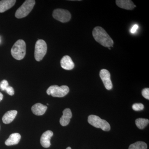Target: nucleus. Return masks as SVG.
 Segmentation results:
<instances>
[{
    "instance_id": "1",
    "label": "nucleus",
    "mask_w": 149,
    "mask_h": 149,
    "mask_svg": "<svg viewBox=\"0 0 149 149\" xmlns=\"http://www.w3.org/2000/svg\"><path fill=\"white\" fill-rule=\"evenodd\" d=\"M93 35L95 40L101 45L108 48L113 47V40L102 27L99 26L95 27Z\"/></svg>"
},
{
    "instance_id": "2",
    "label": "nucleus",
    "mask_w": 149,
    "mask_h": 149,
    "mask_svg": "<svg viewBox=\"0 0 149 149\" xmlns=\"http://www.w3.org/2000/svg\"><path fill=\"white\" fill-rule=\"evenodd\" d=\"M26 44L24 40H17L11 50L12 56L15 59L21 60L26 54Z\"/></svg>"
},
{
    "instance_id": "3",
    "label": "nucleus",
    "mask_w": 149,
    "mask_h": 149,
    "mask_svg": "<svg viewBox=\"0 0 149 149\" xmlns=\"http://www.w3.org/2000/svg\"><path fill=\"white\" fill-rule=\"evenodd\" d=\"M35 4L34 0H26L19 8L15 13V16L18 19L24 18L27 16L33 9Z\"/></svg>"
},
{
    "instance_id": "4",
    "label": "nucleus",
    "mask_w": 149,
    "mask_h": 149,
    "mask_svg": "<svg viewBox=\"0 0 149 149\" xmlns=\"http://www.w3.org/2000/svg\"><path fill=\"white\" fill-rule=\"evenodd\" d=\"M88 122L94 127L101 128L104 131H108L110 130V125L107 121L95 115H91L88 116Z\"/></svg>"
},
{
    "instance_id": "5",
    "label": "nucleus",
    "mask_w": 149,
    "mask_h": 149,
    "mask_svg": "<svg viewBox=\"0 0 149 149\" xmlns=\"http://www.w3.org/2000/svg\"><path fill=\"white\" fill-rule=\"evenodd\" d=\"M69 92V88L66 85L58 86L52 85L47 90V93L48 95H51L53 97H62L66 95Z\"/></svg>"
},
{
    "instance_id": "6",
    "label": "nucleus",
    "mask_w": 149,
    "mask_h": 149,
    "mask_svg": "<svg viewBox=\"0 0 149 149\" xmlns=\"http://www.w3.org/2000/svg\"><path fill=\"white\" fill-rule=\"evenodd\" d=\"M47 47L44 40H39L36 42L35 46V57L37 61L42 60L47 52Z\"/></svg>"
},
{
    "instance_id": "7",
    "label": "nucleus",
    "mask_w": 149,
    "mask_h": 149,
    "mask_svg": "<svg viewBox=\"0 0 149 149\" xmlns=\"http://www.w3.org/2000/svg\"><path fill=\"white\" fill-rule=\"evenodd\" d=\"M52 15L55 19L63 23L68 22L71 17V14L69 11L63 9L58 8L54 10Z\"/></svg>"
},
{
    "instance_id": "8",
    "label": "nucleus",
    "mask_w": 149,
    "mask_h": 149,
    "mask_svg": "<svg viewBox=\"0 0 149 149\" xmlns=\"http://www.w3.org/2000/svg\"><path fill=\"white\" fill-rule=\"evenodd\" d=\"M100 76L107 90H111L113 88V85L109 71L106 69H102L100 71Z\"/></svg>"
},
{
    "instance_id": "9",
    "label": "nucleus",
    "mask_w": 149,
    "mask_h": 149,
    "mask_svg": "<svg viewBox=\"0 0 149 149\" xmlns=\"http://www.w3.org/2000/svg\"><path fill=\"white\" fill-rule=\"evenodd\" d=\"M53 136V133L51 130H47L43 133L40 139V143L42 146L45 148H48L50 146V140Z\"/></svg>"
},
{
    "instance_id": "10",
    "label": "nucleus",
    "mask_w": 149,
    "mask_h": 149,
    "mask_svg": "<svg viewBox=\"0 0 149 149\" xmlns=\"http://www.w3.org/2000/svg\"><path fill=\"white\" fill-rule=\"evenodd\" d=\"M61 65L63 69L71 70L74 68V64L69 56H65L61 61Z\"/></svg>"
},
{
    "instance_id": "11",
    "label": "nucleus",
    "mask_w": 149,
    "mask_h": 149,
    "mask_svg": "<svg viewBox=\"0 0 149 149\" xmlns=\"http://www.w3.org/2000/svg\"><path fill=\"white\" fill-rule=\"evenodd\" d=\"M62 116L60 119V123L62 126H66L70 122V118L72 117L71 110L69 108H66L63 111Z\"/></svg>"
},
{
    "instance_id": "12",
    "label": "nucleus",
    "mask_w": 149,
    "mask_h": 149,
    "mask_svg": "<svg viewBox=\"0 0 149 149\" xmlns=\"http://www.w3.org/2000/svg\"><path fill=\"white\" fill-rule=\"evenodd\" d=\"M116 3L118 6L120 8L128 10H132L136 7L132 1L130 0H116Z\"/></svg>"
},
{
    "instance_id": "13",
    "label": "nucleus",
    "mask_w": 149,
    "mask_h": 149,
    "mask_svg": "<svg viewBox=\"0 0 149 149\" xmlns=\"http://www.w3.org/2000/svg\"><path fill=\"white\" fill-rule=\"evenodd\" d=\"M15 0H3L0 1V13H2L8 10L14 6Z\"/></svg>"
},
{
    "instance_id": "14",
    "label": "nucleus",
    "mask_w": 149,
    "mask_h": 149,
    "mask_svg": "<svg viewBox=\"0 0 149 149\" xmlns=\"http://www.w3.org/2000/svg\"><path fill=\"white\" fill-rule=\"evenodd\" d=\"M47 107L41 103H37L32 107V111L34 114L37 116H42L45 113Z\"/></svg>"
},
{
    "instance_id": "15",
    "label": "nucleus",
    "mask_w": 149,
    "mask_h": 149,
    "mask_svg": "<svg viewBox=\"0 0 149 149\" xmlns=\"http://www.w3.org/2000/svg\"><path fill=\"white\" fill-rule=\"evenodd\" d=\"M17 111L16 110H11L7 112L2 118L3 122L5 124H9L12 122L16 117Z\"/></svg>"
},
{
    "instance_id": "16",
    "label": "nucleus",
    "mask_w": 149,
    "mask_h": 149,
    "mask_svg": "<svg viewBox=\"0 0 149 149\" xmlns=\"http://www.w3.org/2000/svg\"><path fill=\"white\" fill-rule=\"evenodd\" d=\"M21 137L19 133H13L11 134L8 139L5 141V144L7 146L17 145L20 141Z\"/></svg>"
},
{
    "instance_id": "17",
    "label": "nucleus",
    "mask_w": 149,
    "mask_h": 149,
    "mask_svg": "<svg viewBox=\"0 0 149 149\" xmlns=\"http://www.w3.org/2000/svg\"><path fill=\"white\" fill-rule=\"evenodd\" d=\"M136 126L140 129H144L149 124L148 119L146 118H139L136 120Z\"/></svg>"
},
{
    "instance_id": "18",
    "label": "nucleus",
    "mask_w": 149,
    "mask_h": 149,
    "mask_svg": "<svg viewBox=\"0 0 149 149\" xmlns=\"http://www.w3.org/2000/svg\"><path fill=\"white\" fill-rule=\"evenodd\" d=\"M147 145L143 141H138L134 143L131 144L128 149H147Z\"/></svg>"
},
{
    "instance_id": "19",
    "label": "nucleus",
    "mask_w": 149,
    "mask_h": 149,
    "mask_svg": "<svg viewBox=\"0 0 149 149\" xmlns=\"http://www.w3.org/2000/svg\"><path fill=\"white\" fill-rule=\"evenodd\" d=\"M132 108L135 111H140L144 109V106L141 103L134 104L132 106Z\"/></svg>"
},
{
    "instance_id": "20",
    "label": "nucleus",
    "mask_w": 149,
    "mask_h": 149,
    "mask_svg": "<svg viewBox=\"0 0 149 149\" xmlns=\"http://www.w3.org/2000/svg\"><path fill=\"white\" fill-rule=\"evenodd\" d=\"M8 86V82L6 80H3L0 83V89L1 91H5L6 89Z\"/></svg>"
},
{
    "instance_id": "21",
    "label": "nucleus",
    "mask_w": 149,
    "mask_h": 149,
    "mask_svg": "<svg viewBox=\"0 0 149 149\" xmlns=\"http://www.w3.org/2000/svg\"><path fill=\"white\" fill-rule=\"evenodd\" d=\"M142 95L145 98L149 100V89L148 88H144L142 91Z\"/></svg>"
},
{
    "instance_id": "22",
    "label": "nucleus",
    "mask_w": 149,
    "mask_h": 149,
    "mask_svg": "<svg viewBox=\"0 0 149 149\" xmlns=\"http://www.w3.org/2000/svg\"><path fill=\"white\" fill-rule=\"evenodd\" d=\"M5 91L10 95L13 96L14 95V90L13 88L11 86H8L6 89Z\"/></svg>"
},
{
    "instance_id": "23",
    "label": "nucleus",
    "mask_w": 149,
    "mask_h": 149,
    "mask_svg": "<svg viewBox=\"0 0 149 149\" xmlns=\"http://www.w3.org/2000/svg\"><path fill=\"white\" fill-rule=\"evenodd\" d=\"M139 28V26L138 24H135L133 25V27H132L131 29H130V32L132 34H134L136 33L137 30Z\"/></svg>"
},
{
    "instance_id": "24",
    "label": "nucleus",
    "mask_w": 149,
    "mask_h": 149,
    "mask_svg": "<svg viewBox=\"0 0 149 149\" xmlns=\"http://www.w3.org/2000/svg\"><path fill=\"white\" fill-rule=\"evenodd\" d=\"M3 98V94L0 92V102L2 100Z\"/></svg>"
},
{
    "instance_id": "25",
    "label": "nucleus",
    "mask_w": 149,
    "mask_h": 149,
    "mask_svg": "<svg viewBox=\"0 0 149 149\" xmlns=\"http://www.w3.org/2000/svg\"><path fill=\"white\" fill-rule=\"evenodd\" d=\"M66 149H71V148L70 147H68Z\"/></svg>"
},
{
    "instance_id": "26",
    "label": "nucleus",
    "mask_w": 149,
    "mask_h": 149,
    "mask_svg": "<svg viewBox=\"0 0 149 149\" xmlns=\"http://www.w3.org/2000/svg\"><path fill=\"white\" fill-rule=\"evenodd\" d=\"M108 49H109V50H111V49L110 47H109V48H108Z\"/></svg>"
}]
</instances>
